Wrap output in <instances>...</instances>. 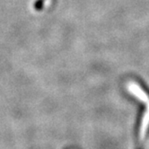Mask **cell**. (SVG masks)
<instances>
[{
    "mask_svg": "<svg viewBox=\"0 0 149 149\" xmlns=\"http://www.w3.org/2000/svg\"><path fill=\"white\" fill-rule=\"evenodd\" d=\"M127 87H129L130 92H131L136 97L143 101L146 105V112L143 118V121H142V125H141V131H140L141 137H142L141 139H144L146 133V130L149 126V96H148V94L141 88L139 84H137L134 82L130 83L127 84Z\"/></svg>",
    "mask_w": 149,
    "mask_h": 149,
    "instance_id": "cell-1",
    "label": "cell"
}]
</instances>
